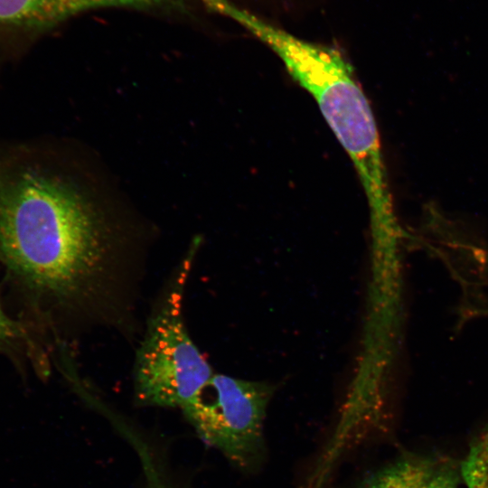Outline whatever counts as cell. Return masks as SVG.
Segmentation results:
<instances>
[{
    "label": "cell",
    "mask_w": 488,
    "mask_h": 488,
    "mask_svg": "<svg viewBox=\"0 0 488 488\" xmlns=\"http://www.w3.org/2000/svg\"><path fill=\"white\" fill-rule=\"evenodd\" d=\"M197 248L183 258L149 320L134 366L139 406L180 409L214 374L190 337L183 316L184 289Z\"/></svg>",
    "instance_id": "3957f363"
},
{
    "label": "cell",
    "mask_w": 488,
    "mask_h": 488,
    "mask_svg": "<svg viewBox=\"0 0 488 488\" xmlns=\"http://www.w3.org/2000/svg\"><path fill=\"white\" fill-rule=\"evenodd\" d=\"M459 471L466 488H488V426L473 438Z\"/></svg>",
    "instance_id": "52a82bcc"
},
{
    "label": "cell",
    "mask_w": 488,
    "mask_h": 488,
    "mask_svg": "<svg viewBox=\"0 0 488 488\" xmlns=\"http://www.w3.org/2000/svg\"><path fill=\"white\" fill-rule=\"evenodd\" d=\"M460 480L451 459L407 452L367 474L356 488H458Z\"/></svg>",
    "instance_id": "5b68a950"
},
{
    "label": "cell",
    "mask_w": 488,
    "mask_h": 488,
    "mask_svg": "<svg viewBox=\"0 0 488 488\" xmlns=\"http://www.w3.org/2000/svg\"><path fill=\"white\" fill-rule=\"evenodd\" d=\"M276 388L214 373L181 408L199 438L234 467L257 473L267 459L265 418Z\"/></svg>",
    "instance_id": "277c9868"
},
{
    "label": "cell",
    "mask_w": 488,
    "mask_h": 488,
    "mask_svg": "<svg viewBox=\"0 0 488 488\" xmlns=\"http://www.w3.org/2000/svg\"><path fill=\"white\" fill-rule=\"evenodd\" d=\"M136 454L141 462L145 488H180L155 459L149 447L140 446Z\"/></svg>",
    "instance_id": "ba28073f"
},
{
    "label": "cell",
    "mask_w": 488,
    "mask_h": 488,
    "mask_svg": "<svg viewBox=\"0 0 488 488\" xmlns=\"http://www.w3.org/2000/svg\"><path fill=\"white\" fill-rule=\"evenodd\" d=\"M232 19L269 47L315 99L351 158L381 233L395 227L392 195L376 120L354 70L336 49L302 40L241 8Z\"/></svg>",
    "instance_id": "7a4b0ae2"
},
{
    "label": "cell",
    "mask_w": 488,
    "mask_h": 488,
    "mask_svg": "<svg viewBox=\"0 0 488 488\" xmlns=\"http://www.w3.org/2000/svg\"><path fill=\"white\" fill-rule=\"evenodd\" d=\"M86 185L26 173L0 194V253L42 293L87 305L111 278L121 229Z\"/></svg>",
    "instance_id": "6da1fadb"
},
{
    "label": "cell",
    "mask_w": 488,
    "mask_h": 488,
    "mask_svg": "<svg viewBox=\"0 0 488 488\" xmlns=\"http://www.w3.org/2000/svg\"><path fill=\"white\" fill-rule=\"evenodd\" d=\"M175 0H0V29L36 32L99 7L152 5Z\"/></svg>",
    "instance_id": "8992f818"
},
{
    "label": "cell",
    "mask_w": 488,
    "mask_h": 488,
    "mask_svg": "<svg viewBox=\"0 0 488 488\" xmlns=\"http://www.w3.org/2000/svg\"><path fill=\"white\" fill-rule=\"evenodd\" d=\"M24 336L23 327L8 315L0 304V344L10 343Z\"/></svg>",
    "instance_id": "9c48e42d"
}]
</instances>
